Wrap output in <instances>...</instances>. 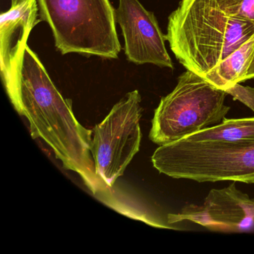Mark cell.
Listing matches in <instances>:
<instances>
[{
  "instance_id": "1",
  "label": "cell",
  "mask_w": 254,
  "mask_h": 254,
  "mask_svg": "<svg viewBox=\"0 0 254 254\" xmlns=\"http://www.w3.org/2000/svg\"><path fill=\"white\" fill-rule=\"evenodd\" d=\"M14 109L26 117L34 139H43L66 170L78 174L94 195H108L109 187L97 176L90 152L92 130L74 115L39 58L26 47L15 89L8 95Z\"/></svg>"
},
{
  "instance_id": "2",
  "label": "cell",
  "mask_w": 254,
  "mask_h": 254,
  "mask_svg": "<svg viewBox=\"0 0 254 254\" xmlns=\"http://www.w3.org/2000/svg\"><path fill=\"white\" fill-rule=\"evenodd\" d=\"M254 35V0H181L166 40L178 62L204 77Z\"/></svg>"
},
{
  "instance_id": "3",
  "label": "cell",
  "mask_w": 254,
  "mask_h": 254,
  "mask_svg": "<svg viewBox=\"0 0 254 254\" xmlns=\"http://www.w3.org/2000/svg\"><path fill=\"white\" fill-rule=\"evenodd\" d=\"M151 161L160 173L176 179L254 184V140L181 139L160 145Z\"/></svg>"
},
{
  "instance_id": "4",
  "label": "cell",
  "mask_w": 254,
  "mask_h": 254,
  "mask_svg": "<svg viewBox=\"0 0 254 254\" xmlns=\"http://www.w3.org/2000/svg\"><path fill=\"white\" fill-rule=\"evenodd\" d=\"M38 3L62 55L118 59L121 45L110 0H38Z\"/></svg>"
},
{
  "instance_id": "5",
  "label": "cell",
  "mask_w": 254,
  "mask_h": 254,
  "mask_svg": "<svg viewBox=\"0 0 254 254\" xmlns=\"http://www.w3.org/2000/svg\"><path fill=\"white\" fill-rule=\"evenodd\" d=\"M227 95L187 69L154 111L150 139L157 145H166L220 123L230 110L224 104Z\"/></svg>"
},
{
  "instance_id": "6",
  "label": "cell",
  "mask_w": 254,
  "mask_h": 254,
  "mask_svg": "<svg viewBox=\"0 0 254 254\" xmlns=\"http://www.w3.org/2000/svg\"><path fill=\"white\" fill-rule=\"evenodd\" d=\"M140 103L139 91L129 92L92 130L90 152L96 173L109 188L123 176L139 151L142 139Z\"/></svg>"
},
{
  "instance_id": "7",
  "label": "cell",
  "mask_w": 254,
  "mask_h": 254,
  "mask_svg": "<svg viewBox=\"0 0 254 254\" xmlns=\"http://www.w3.org/2000/svg\"><path fill=\"white\" fill-rule=\"evenodd\" d=\"M190 221L216 231L254 230V199L237 190L235 182L212 190L200 205H189L179 213L169 214L168 224Z\"/></svg>"
},
{
  "instance_id": "8",
  "label": "cell",
  "mask_w": 254,
  "mask_h": 254,
  "mask_svg": "<svg viewBox=\"0 0 254 254\" xmlns=\"http://www.w3.org/2000/svg\"><path fill=\"white\" fill-rule=\"evenodd\" d=\"M115 15L123 32L127 61L174 69L165 44L166 35L154 13L145 9L139 0H120Z\"/></svg>"
},
{
  "instance_id": "9",
  "label": "cell",
  "mask_w": 254,
  "mask_h": 254,
  "mask_svg": "<svg viewBox=\"0 0 254 254\" xmlns=\"http://www.w3.org/2000/svg\"><path fill=\"white\" fill-rule=\"evenodd\" d=\"M38 0H22L0 17V62L2 82L9 95L15 89L27 41L38 23Z\"/></svg>"
},
{
  "instance_id": "10",
  "label": "cell",
  "mask_w": 254,
  "mask_h": 254,
  "mask_svg": "<svg viewBox=\"0 0 254 254\" xmlns=\"http://www.w3.org/2000/svg\"><path fill=\"white\" fill-rule=\"evenodd\" d=\"M254 50V35L203 77L215 87L226 90L243 82Z\"/></svg>"
},
{
  "instance_id": "11",
  "label": "cell",
  "mask_w": 254,
  "mask_h": 254,
  "mask_svg": "<svg viewBox=\"0 0 254 254\" xmlns=\"http://www.w3.org/2000/svg\"><path fill=\"white\" fill-rule=\"evenodd\" d=\"M187 140H254V117L223 120L213 127H207L187 136Z\"/></svg>"
},
{
  "instance_id": "12",
  "label": "cell",
  "mask_w": 254,
  "mask_h": 254,
  "mask_svg": "<svg viewBox=\"0 0 254 254\" xmlns=\"http://www.w3.org/2000/svg\"><path fill=\"white\" fill-rule=\"evenodd\" d=\"M225 91L227 94L233 96L234 100L240 101L254 112V88L244 87L237 83Z\"/></svg>"
},
{
  "instance_id": "13",
  "label": "cell",
  "mask_w": 254,
  "mask_h": 254,
  "mask_svg": "<svg viewBox=\"0 0 254 254\" xmlns=\"http://www.w3.org/2000/svg\"><path fill=\"white\" fill-rule=\"evenodd\" d=\"M254 78V50L253 53L252 57H251V63H250L249 66H248V70L244 76L243 81H247V80L253 79Z\"/></svg>"
},
{
  "instance_id": "14",
  "label": "cell",
  "mask_w": 254,
  "mask_h": 254,
  "mask_svg": "<svg viewBox=\"0 0 254 254\" xmlns=\"http://www.w3.org/2000/svg\"><path fill=\"white\" fill-rule=\"evenodd\" d=\"M22 0H11V7L15 6L19 2H21Z\"/></svg>"
}]
</instances>
